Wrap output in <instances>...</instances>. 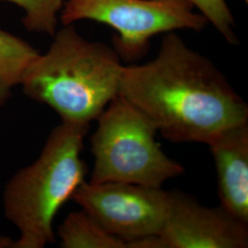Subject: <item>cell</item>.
<instances>
[{
  "mask_svg": "<svg viewBox=\"0 0 248 248\" xmlns=\"http://www.w3.org/2000/svg\"><path fill=\"white\" fill-rule=\"evenodd\" d=\"M208 145L217 172L221 206L248 223V123L222 131Z\"/></svg>",
  "mask_w": 248,
  "mask_h": 248,
  "instance_id": "ba28073f",
  "label": "cell"
},
{
  "mask_svg": "<svg viewBox=\"0 0 248 248\" xmlns=\"http://www.w3.org/2000/svg\"><path fill=\"white\" fill-rule=\"evenodd\" d=\"M248 225L222 206L206 207L185 193L170 191L161 248H247Z\"/></svg>",
  "mask_w": 248,
  "mask_h": 248,
  "instance_id": "52a82bcc",
  "label": "cell"
},
{
  "mask_svg": "<svg viewBox=\"0 0 248 248\" xmlns=\"http://www.w3.org/2000/svg\"><path fill=\"white\" fill-rule=\"evenodd\" d=\"M72 201L109 233L129 243L159 235L167 220L170 192L124 182H84Z\"/></svg>",
  "mask_w": 248,
  "mask_h": 248,
  "instance_id": "8992f818",
  "label": "cell"
},
{
  "mask_svg": "<svg viewBox=\"0 0 248 248\" xmlns=\"http://www.w3.org/2000/svg\"><path fill=\"white\" fill-rule=\"evenodd\" d=\"M39 53L22 39L0 30V106L6 105L13 89L20 86L28 66Z\"/></svg>",
  "mask_w": 248,
  "mask_h": 248,
  "instance_id": "9c48e42d",
  "label": "cell"
},
{
  "mask_svg": "<svg viewBox=\"0 0 248 248\" xmlns=\"http://www.w3.org/2000/svg\"><path fill=\"white\" fill-rule=\"evenodd\" d=\"M192 7L201 10L202 15L218 30L231 45L238 43L232 28L234 19L224 0H186Z\"/></svg>",
  "mask_w": 248,
  "mask_h": 248,
  "instance_id": "8fae6325",
  "label": "cell"
},
{
  "mask_svg": "<svg viewBox=\"0 0 248 248\" xmlns=\"http://www.w3.org/2000/svg\"><path fill=\"white\" fill-rule=\"evenodd\" d=\"M192 8L186 0H65L60 19L63 25L90 19L112 27L119 34L117 53L133 59L145 52L153 36L202 31L208 21Z\"/></svg>",
  "mask_w": 248,
  "mask_h": 248,
  "instance_id": "5b68a950",
  "label": "cell"
},
{
  "mask_svg": "<svg viewBox=\"0 0 248 248\" xmlns=\"http://www.w3.org/2000/svg\"><path fill=\"white\" fill-rule=\"evenodd\" d=\"M89 129L65 123L56 126L38 159L9 179L4 213L19 236L16 241L0 238V248H44L55 242L54 218L85 182L87 167L81 153Z\"/></svg>",
  "mask_w": 248,
  "mask_h": 248,
  "instance_id": "3957f363",
  "label": "cell"
},
{
  "mask_svg": "<svg viewBox=\"0 0 248 248\" xmlns=\"http://www.w3.org/2000/svg\"><path fill=\"white\" fill-rule=\"evenodd\" d=\"M58 235L62 248H127L126 242L107 232L84 210L68 214Z\"/></svg>",
  "mask_w": 248,
  "mask_h": 248,
  "instance_id": "30bf717a",
  "label": "cell"
},
{
  "mask_svg": "<svg viewBox=\"0 0 248 248\" xmlns=\"http://www.w3.org/2000/svg\"><path fill=\"white\" fill-rule=\"evenodd\" d=\"M91 136L94 168L89 183L124 182L152 187L184 173L155 140L157 129L146 116L118 94L98 116Z\"/></svg>",
  "mask_w": 248,
  "mask_h": 248,
  "instance_id": "277c9868",
  "label": "cell"
},
{
  "mask_svg": "<svg viewBox=\"0 0 248 248\" xmlns=\"http://www.w3.org/2000/svg\"><path fill=\"white\" fill-rule=\"evenodd\" d=\"M123 69L117 51L86 40L70 24L54 33L49 50L28 66L20 86L62 123L89 125L119 94Z\"/></svg>",
  "mask_w": 248,
  "mask_h": 248,
  "instance_id": "7a4b0ae2",
  "label": "cell"
},
{
  "mask_svg": "<svg viewBox=\"0 0 248 248\" xmlns=\"http://www.w3.org/2000/svg\"><path fill=\"white\" fill-rule=\"evenodd\" d=\"M119 94L169 141L208 144L222 131L248 123V106L215 64L173 31L155 59L124 66Z\"/></svg>",
  "mask_w": 248,
  "mask_h": 248,
  "instance_id": "6da1fadb",
  "label": "cell"
},
{
  "mask_svg": "<svg viewBox=\"0 0 248 248\" xmlns=\"http://www.w3.org/2000/svg\"><path fill=\"white\" fill-rule=\"evenodd\" d=\"M245 1H246V3H248V0H245Z\"/></svg>",
  "mask_w": 248,
  "mask_h": 248,
  "instance_id": "7c38bea8",
  "label": "cell"
}]
</instances>
